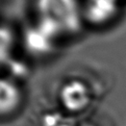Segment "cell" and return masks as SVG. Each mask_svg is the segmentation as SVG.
<instances>
[{
  "label": "cell",
  "instance_id": "cell-2",
  "mask_svg": "<svg viewBox=\"0 0 126 126\" xmlns=\"http://www.w3.org/2000/svg\"><path fill=\"white\" fill-rule=\"evenodd\" d=\"M60 98L65 109L73 112L84 110L90 102L88 88L78 80L66 83L61 90Z\"/></svg>",
  "mask_w": 126,
  "mask_h": 126
},
{
  "label": "cell",
  "instance_id": "cell-3",
  "mask_svg": "<svg viewBox=\"0 0 126 126\" xmlns=\"http://www.w3.org/2000/svg\"><path fill=\"white\" fill-rule=\"evenodd\" d=\"M118 0H88L85 6L87 18L94 23H104L115 16Z\"/></svg>",
  "mask_w": 126,
  "mask_h": 126
},
{
  "label": "cell",
  "instance_id": "cell-5",
  "mask_svg": "<svg viewBox=\"0 0 126 126\" xmlns=\"http://www.w3.org/2000/svg\"><path fill=\"white\" fill-rule=\"evenodd\" d=\"M51 39L40 27L32 28L26 33V45L32 52L44 53L50 50Z\"/></svg>",
  "mask_w": 126,
  "mask_h": 126
},
{
  "label": "cell",
  "instance_id": "cell-6",
  "mask_svg": "<svg viewBox=\"0 0 126 126\" xmlns=\"http://www.w3.org/2000/svg\"><path fill=\"white\" fill-rule=\"evenodd\" d=\"M14 43V34L12 30L4 26H0V65L4 63Z\"/></svg>",
  "mask_w": 126,
  "mask_h": 126
},
{
  "label": "cell",
  "instance_id": "cell-4",
  "mask_svg": "<svg viewBox=\"0 0 126 126\" xmlns=\"http://www.w3.org/2000/svg\"><path fill=\"white\" fill-rule=\"evenodd\" d=\"M21 98L20 90L14 82L0 78V116L14 112L20 105Z\"/></svg>",
  "mask_w": 126,
  "mask_h": 126
},
{
  "label": "cell",
  "instance_id": "cell-1",
  "mask_svg": "<svg viewBox=\"0 0 126 126\" xmlns=\"http://www.w3.org/2000/svg\"><path fill=\"white\" fill-rule=\"evenodd\" d=\"M40 20L48 22L58 32H74L80 28V14L76 0H38Z\"/></svg>",
  "mask_w": 126,
  "mask_h": 126
}]
</instances>
